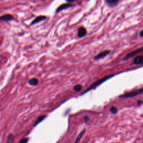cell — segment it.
Listing matches in <instances>:
<instances>
[{"label":"cell","instance_id":"cell-1","mask_svg":"<svg viewBox=\"0 0 143 143\" xmlns=\"http://www.w3.org/2000/svg\"><path fill=\"white\" fill-rule=\"evenodd\" d=\"M114 74H111V75H107V76H106V77H103L102 78H101V79H98L97 80H96V82H94V83H93L90 86V87H89V88L87 89V90H86L84 92H83L81 94V95H83V94H84L88 92H89V91H91V90H93V89H95L96 87H97L98 86H99V85H101L102 83H103L104 82L106 81V80L110 79V78H111V77H114Z\"/></svg>","mask_w":143,"mask_h":143},{"label":"cell","instance_id":"cell-2","mask_svg":"<svg viewBox=\"0 0 143 143\" xmlns=\"http://www.w3.org/2000/svg\"><path fill=\"white\" fill-rule=\"evenodd\" d=\"M142 93H143V88H141L139 89V90H136L135 91L130 92L126 93L124 94H122V95L119 96V97L121 98H131V97H135L137 95H139V94Z\"/></svg>","mask_w":143,"mask_h":143},{"label":"cell","instance_id":"cell-3","mask_svg":"<svg viewBox=\"0 0 143 143\" xmlns=\"http://www.w3.org/2000/svg\"><path fill=\"white\" fill-rule=\"evenodd\" d=\"M143 52V47H141V48H139V49H137L135 50H134L133 51V52H132L130 53H129L127 54L125 57H124V60H128V59H130L132 57H133L135 55H136L137 54H138L140 53H142Z\"/></svg>","mask_w":143,"mask_h":143},{"label":"cell","instance_id":"cell-4","mask_svg":"<svg viewBox=\"0 0 143 143\" xmlns=\"http://www.w3.org/2000/svg\"><path fill=\"white\" fill-rule=\"evenodd\" d=\"M110 50H105L102 52L101 53H99L97 55L94 57V60H99V59H101L105 58V56H106L110 54Z\"/></svg>","mask_w":143,"mask_h":143},{"label":"cell","instance_id":"cell-5","mask_svg":"<svg viewBox=\"0 0 143 143\" xmlns=\"http://www.w3.org/2000/svg\"><path fill=\"white\" fill-rule=\"evenodd\" d=\"M87 34V30L84 27H80L78 30L77 35L79 37H83Z\"/></svg>","mask_w":143,"mask_h":143},{"label":"cell","instance_id":"cell-6","mask_svg":"<svg viewBox=\"0 0 143 143\" xmlns=\"http://www.w3.org/2000/svg\"><path fill=\"white\" fill-rule=\"evenodd\" d=\"M73 6V5L71 4H62V5H60V6H59L58 7L57 10H56V12H59L62 11H63L64 10H66L67 9H68V8L69 7H71Z\"/></svg>","mask_w":143,"mask_h":143},{"label":"cell","instance_id":"cell-7","mask_svg":"<svg viewBox=\"0 0 143 143\" xmlns=\"http://www.w3.org/2000/svg\"><path fill=\"white\" fill-rule=\"evenodd\" d=\"M46 19H47V16H39L36 17L33 21H32L31 25L36 24L41 22V21H44Z\"/></svg>","mask_w":143,"mask_h":143},{"label":"cell","instance_id":"cell-8","mask_svg":"<svg viewBox=\"0 0 143 143\" xmlns=\"http://www.w3.org/2000/svg\"><path fill=\"white\" fill-rule=\"evenodd\" d=\"M13 20V17L12 15L6 14L0 16V20L3 21H11Z\"/></svg>","mask_w":143,"mask_h":143},{"label":"cell","instance_id":"cell-9","mask_svg":"<svg viewBox=\"0 0 143 143\" xmlns=\"http://www.w3.org/2000/svg\"><path fill=\"white\" fill-rule=\"evenodd\" d=\"M134 63L136 65H140L143 63V56H137L134 59Z\"/></svg>","mask_w":143,"mask_h":143},{"label":"cell","instance_id":"cell-10","mask_svg":"<svg viewBox=\"0 0 143 143\" xmlns=\"http://www.w3.org/2000/svg\"><path fill=\"white\" fill-rule=\"evenodd\" d=\"M120 0H105V2L107 5L110 7H114L116 6Z\"/></svg>","mask_w":143,"mask_h":143},{"label":"cell","instance_id":"cell-11","mask_svg":"<svg viewBox=\"0 0 143 143\" xmlns=\"http://www.w3.org/2000/svg\"><path fill=\"white\" fill-rule=\"evenodd\" d=\"M85 133V129H84V130H82L79 134V135H78V136L77 137V139H76V140H75V142L74 143H79L80 140H81L82 137H83V135H84Z\"/></svg>","mask_w":143,"mask_h":143},{"label":"cell","instance_id":"cell-12","mask_svg":"<svg viewBox=\"0 0 143 143\" xmlns=\"http://www.w3.org/2000/svg\"><path fill=\"white\" fill-rule=\"evenodd\" d=\"M29 84L31 86H35L38 84V80L36 78H33L29 81Z\"/></svg>","mask_w":143,"mask_h":143},{"label":"cell","instance_id":"cell-13","mask_svg":"<svg viewBox=\"0 0 143 143\" xmlns=\"http://www.w3.org/2000/svg\"><path fill=\"white\" fill-rule=\"evenodd\" d=\"M45 117H46L45 116H42L39 117L38 118H37V120L36 121L35 123L34 126H36V125H37V124H39V123L41 122L43 120H44L45 119Z\"/></svg>","mask_w":143,"mask_h":143},{"label":"cell","instance_id":"cell-14","mask_svg":"<svg viewBox=\"0 0 143 143\" xmlns=\"http://www.w3.org/2000/svg\"><path fill=\"white\" fill-rule=\"evenodd\" d=\"M13 136L12 134H10L7 137V143H13Z\"/></svg>","mask_w":143,"mask_h":143},{"label":"cell","instance_id":"cell-15","mask_svg":"<svg viewBox=\"0 0 143 143\" xmlns=\"http://www.w3.org/2000/svg\"><path fill=\"white\" fill-rule=\"evenodd\" d=\"M82 89V86L79 85H77L74 87V90L76 92H79Z\"/></svg>","mask_w":143,"mask_h":143},{"label":"cell","instance_id":"cell-16","mask_svg":"<svg viewBox=\"0 0 143 143\" xmlns=\"http://www.w3.org/2000/svg\"><path fill=\"white\" fill-rule=\"evenodd\" d=\"M110 110L112 114H116V113L117 111V110L116 109V107H115L114 106H112V107H111Z\"/></svg>","mask_w":143,"mask_h":143},{"label":"cell","instance_id":"cell-17","mask_svg":"<svg viewBox=\"0 0 143 143\" xmlns=\"http://www.w3.org/2000/svg\"><path fill=\"white\" fill-rule=\"evenodd\" d=\"M28 141V139L25 138V139H23L22 140H21V141H20L19 143H27Z\"/></svg>","mask_w":143,"mask_h":143},{"label":"cell","instance_id":"cell-18","mask_svg":"<svg viewBox=\"0 0 143 143\" xmlns=\"http://www.w3.org/2000/svg\"><path fill=\"white\" fill-rule=\"evenodd\" d=\"M84 120H85V121H88L89 120H90V118H89L88 116H85L84 117Z\"/></svg>","mask_w":143,"mask_h":143},{"label":"cell","instance_id":"cell-19","mask_svg":"<svg viewBox=\"0 0 143 143\" xmlns=\"http://www.w3.org/2000/svg\"><path fill=\"white\" fill-rule=\"evenodd\" d=\"M142 104V101L140 100L138 101V102H137V105H138V106H140V105H141Z\"/></svg>","mask_w":143,"mask_h":143},{"label":"cell","instance_id":"cell-20","mask_svg":"<svg viewBox=\"0 0 143 143\" xmlns=\"http://www.w3.org/2000/svg\"><path fill=\"white\" fill-rule=\"evenodd\" d=\"M139 35H140V36H141V37H143V30H141V31H140Z\"/></svg>","mask_w":143,"mask_h":143},{"label":"cell","instance_id":"cell-21","mask_svg":"<svg viewBox=\"0 0 143 143\" xmlns=\"http://www.w3.org/2000/svg\"><path fill=\"white\" fill-rule=\"evenodd\" d=\"M66 1L67 2H69V3H71V2H74L75 0H66Z\"/></svg>","mask_w":143,"mask_h":143}]
</instances>
